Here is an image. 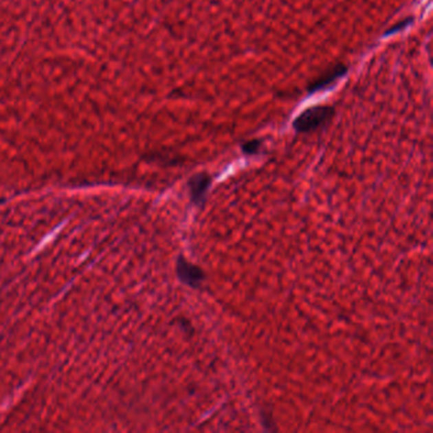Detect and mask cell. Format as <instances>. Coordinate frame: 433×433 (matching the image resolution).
Segmentation results:
<instances>
[{
	"mask_svg": "<svg viewBox=\"0 0 433 433\" xmlns=\"http://www.w3.org/2000/svg\"><path fill=\"white\" fill-rule=\"evenodd\" d=\"M178 276L184 283L199 287L202 281L205 280V275L199 267L193 266L188 263L186 259L181 258L178 260Z\"/></svg>",
	"mask_w": 433,
	"mask_h": 433,
	"instance_id": "cell-2",
	"label": "cell"
},
{
	"mask_svg": "<svg viewBox=\"0 0 433 433\" xmlns=\"http://www.w3.org/2000/svg\"><path fill=\"white\" fill-rule=\"evenodd\" d=\"M211 184V178L206 175H195L190 181L191 188V199L196 205H200L205 200V195L208 190V186Z\"/></svg>",
	"mask_w": 433,
	"mask_h": 433,
	"instance_id": "cell-3",
	"label": "cell"
},
{
	"mask_svg": "<svg viewBox=\"0 0 433 433\" xmlns=\"http://www.w3.org/2000/svg\"><path fill=\"white\" fill-rule=\"evenodd\" d=\"M346 73V67H342V65H337L333 69H331L329 71H326L323 76H319L318 79H315L311 85L309 87V91L310 92H317L323 89L325 87H328L329 84L333 83L335 80H338L343 74Z\"/></svg>",
	"mask_w": 433,
	"mask_h": 433,
	"instance_id": "cell-4",
	"label": "cell"
},
{
	"mask_svg": "<svg viewBox=\"0 0 433 433\" xmlns=\"http://www.w3.org/2000/svg\"><path fill=\"white\" fill-rule=\"evenodd\" d=\"M260 146V142L258 140H253V142H247L244 146H243V151L247 154H254L257 153Z\"/></svg>",
	"mask_w": 433,
	"mask_h": 433,
	"instance_id": "cell-5",
	"label": "cell"
},
{
	"mask_svg": "<svg viewBox=\"0 0 433 433\" xmlns=\"http://www.w3.org/2000/svg\"><path fill=\"white\" fill-rule=\"evenodd\" d=\"M333 115L334 109L331 106H314L296 117L293 121V127L298 133H310L326 125Z\"/></svg>",
	"mask_w": 433,
	"mask_h": 433,
	"instance_id": "cell-1",
	"label": "cell"
}]
</instances>
